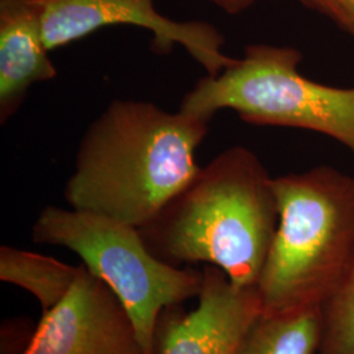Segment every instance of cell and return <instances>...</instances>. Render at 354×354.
<instances>
[{"mask_svg": "<svg viewBox=\"0 0 354 354\" xmlns=\"http://www.w3.org/2000/svg\"><path fill=\"white\" fill-rule=\"evenodd\" d=\"M209 124L151 102L115 99L80 140L66 203L145 227L198 172L196 152Z\"/></svg>", "mask_w": 354, "mask_h": 354, "instance_id": "cell-1", "label": "cell"}, {"mask_svg": "<svg viewBox=\"0 0 354 354\" xmlns=\"http://www.w3.org/2000/svg\"><path fill=\"white\" fill-rule=\"evenodd\" d=\"M273 178L252 150L230 147L200 167L140 234L171 264L216 266L234 285L256 288L279 225Z\"/></svg>", "mask_w": 354, "mask_h": 354, "instance_id": "cell-2", "label": "cell"}, {"mask_svg": "<svg viewBox=\"0 0 354 354\" xmlns=\"http://www.w3.org/2000/svg\"><path fill=\"white\" fill-rule=\"evenodd\" d=\"M279 225L256 285L266 314L323 311L354 263V177L329 165L273 178Z\"/></svg>", "mask_w": 354, "mask_h": 354, "instance_id": "cell-3", "label": "cell"}, {"mask_svg": "<svg viewBox=\"0 0 354 354\" xmlns=\"http://www.w3.org/2000/svg\"><path fill=\"white\" fill-rule=\"evenodd\" d=\"M302 59L292 46L248 45L222 73L200 79L178 109L209 122L228 109L257 127L314 131L354 155V86L317 83L299 71Z\"/></svg>", "mask_w": 354, "mask_h": 354, "instance_id": "cell-4", "label": "cell"}, {"mask_svg": "<svg viewBox=\"0 0 354 354\" xmlns=\"http://www.w3.org/2000/svg\"><path fill=\"white\" fill-rule=\"evenodd\" d=\"M38 244L64 247L113 291L125 307L145 354H155L156 330L165 311L198 297L203 272L158 257L140 228L102 215L46 206L32 228Z\"/></svg>", "mask_w": 354, "mask_h": 354, "instance_id": "cell-5", "label": "cell"}, {"mask_svg": "<svg viewBox=\"0 0 354 354\" xmlns=\"http://www.w3.org/2000/svg\"><path fill=\"white\" fill-rule=\"evenodd\" d=\"M37 10L49 50L114 26L143 28L152 35L151 49L167 54L176 46L188 51L206 75H218L235 58L222 46L223 35L203 21H176L155 8L153 0H29Z\"/></svg>", "mask_w": 354, "mask_h": 354, "instance_id": "cell-6", "label": "cell"}, {"mask_svg": "<svg viewBox=\"0 0 354 354\" xmlns=\"http://www.w3.org/2000/svg\"><path fill=\"white\" fill-rule=\"evenodd\" d=\"M21 354H145L125 307L82 264L73 289L44 313Z\"/></svg>", "mask_w": 354, "mask_h": 354, "instance_id": "cell-7", "label": "cell"}, {"mask_svg": "<svg viewBox=\"0 0 354 354\" xmlns=\"http://www.w3.org/2000/svg\"><path fill=\"white\" fill-rule=\"evenodd\" d=\"M197 306L184 315L165 311L156 330L155 354H236L261 313L256 288H239L216 266L203 269Z\"/></svg>", "mask_w": 354, "mask_h": 354, "instance_id": "cell-8", "label": "cell"}, {"mask_svg": "<svg viewBox=\"0 0 354 354\" xmlns=\"http://www.w3.org/2000/svg\"><path fill=\"white\" fill-rule=\"evenodd\" d=\"M37 10L29 0H0V122L17 113L33 84L58 71Z\"/></svg>", "mask_w": 354, "mask_h": 354, "instance_id": "cell-9", "label": "cell"}, {"mask_svg": "<svg viewBox=\"0 0 354 354\" xmlns=\"http://www.w3.org/2000/svg\"><path fill=\"white\" fill-rule=\"evenodd\" d=\"M82 266H68L54 257L20 250L0 247V279L30 292L48 313L73 289Z\"/></svg>", "mask_w": 354, "mask_h": 354, "instance_id": "cell-10", "label": "cell"}, {"mask_svg": "<svg viewBox=\"0 0 354 354\" xmlns=\"http://www.w3.org/2000/svg\"><path fill=\"white\" fill-rule=\"evenodd\" d=\"M323 317L320 310L266 314L254 319L236 354H319Z\"/></svg>", "mask_w": 354, "mask_h": 354, "instance_id": "cell-11", "label": "cell"}, {"mask_svg": "<svg viewBox=\"0 0 354 354\" xmlns=\"http://www.w3.org/2000/svg\"><path fill=\"white\" fill-rule=\"evenodd\" d=\"M322 317L319 354H354V263Z\"/></svg>", "mask_w": 354, "mask_h": 354, "instance_id": "cell-12", "label": "cell"}, {"mask_svg": "<svg viewBox=\"0 0 354 354\" xmlns=\"http://www.w3.org/2000/svg\"><path fill=\"white\" fill-rule=\"evenodd\" d=\"M354 39V0H304Z\"/></svg>", "mask_w": 354, "mask_h": 354, "instance_id": "cell-13", "label": "cell"}, {"mask_svg": "<svg viewBox=\"0 0 354 354\" xmlns=\"http://www.w3.org/2000/svg\"><path fill=\"white\" fill-rule=\"evenodd\" d=\"M230 15H238L251 7L257 0H207Z\"/></svg>", "mask_w": 354, "mask_h": 354, "instance_id": "cell-14", "label": "cell"}]
</instances>
